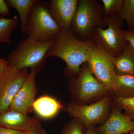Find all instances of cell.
Masks as SVG:
<instances>
[{"instance_id":"11","label":"cell","mask_w":134,"mask_h":134,"mask_svg":"<svg viewBox=\"0 0 134 134\" xmlns=\"http://www.w3.org/2000/svg\"><path fill=\"white\" fill-rule=\"evenodd\" d=\"M117 107H112L107 119L97 127L101 134H126L134 131V120L122 113Z\"/></svg>"},{"instance_id":"17","label":"cell","mask_w":134,"mask_h":134,"mask_svg":"<svg viewBox=\"0 0 134 134\" xmlns=\"http://www.w3.org/2000/svg\"><path fill=\"white\" fill-rule=\"evenodd\" d=\"M112 95L124 98L134 97V75H117L116 90Z\"/></svg>"},{"instance_id":"22","label":"cell","mask_w":134,"mask_h":134,"mask_svg":"<svg viewBox=\"0 0 134 134\" xmlns=\"http://www.w3.org/2000/svg\"><path fill=\"white\" fill-rule=\"evenodd\" d=\"M86 130L80 120L74 118L63 128L61 134H85Z\"/></svg>"},{"instance_id":"16","label":"cell","mask_w":134,"mask_h":134,"mask_svg":"<svg viewBox=\"0 0 134 134\" xmlns=\"http://www.w3.org/2000/svg\"><path fill=\"white\" fill-rule=\"evenodd\" d=\"M38 0H7L8 7L15 9L20 17V30L24 36L25 35L27 20L29 14L34 4Z\"/></svg>"},{"instance_id":"21","label":"cell","mask_w":134,"mask_h":134,"mask_svg":"<svg viewBox=\"0 0 134 134\" xmlns=\"http://www.w3.org/2000/svg\"><path fill=\"white\" fill-rule=\"evenodd\" d=\"M120 16L130 30L134 26V0H124Z\"/></svg>"},{"instance_id":"7","label":"cell","mask_w":134,"mask_h":134,"mask_svg":"<svg viewBox=\"0 0 134 134\" xmlns=\"http://www.w3.org/2000/svg\"><path fill=\"white\" fill-rule=\"evenodd\" d=\"M111 105L112 97L109 94L89 105L70 103L66 110L71 117L80 120L86 129L103 124L109 116Z\"/></svg>"},{"instance_id":"13","label":"cell","mask_w":134,"mask_h":134,"mask_svg":"<svg viewBox=\"0 0 134 134\" xmlns=\"http://www.w3.org/2000/svg\"><path fill=\"white\" fill-rule=\"evenodd\" d=\"M40 124L37 119L16 111L0 113V126L19 131L28 132Z\"/></svg>"},{"instance_id":"27","label":"cell","mask_w":134,"mask_h":134,"mask_svg":"<svg viewBox=\"0 0 134 134\" xmlns=\"http://www.w3.org/2000/svg\"><path fill=\"white\" fill-rule=\"evenodd\" d=\"M8 65L7 60L3 58H0V76L2 74Z\"/></svg>"},{"instance_id":"15","label":"cell","mask_w":134,"mask_h":134,"mask_svg":"<svg viewBox=\"0 0 134 134\" xmlns=\"http://www.w3.org/2000/svg\"><path fill=\"white\" fill-rule=\"evenodd\" d=\"M62 106L56 99L48 96H42L36 99L33 109L40 117L44 119L53 118L57 115Z\"/></svg>"},{"instance_id":"28","label":"cell","mask_w":134,"mask_h":134,"mask_svg":"<svg viewBox=\"0 0 134 134\" xmlns=\"http://www.w3.org/2000/svg\"><path fill=\"white\" fill-rule=\"evenodd\" d=\"M85 134H101L97 129V126H92L86 129Z\"/></svg>"},{"instance_id":"2","label":"cell","mask_w":134,"mask_h":134,"mask_svg":"<svg viewBox=\"0 0 134 134\" xmlns=\"http://www.w3.org/2000/svg\"><path fill=\"white\" fill-rule=\"evenodd\" d=\"M98 27H107L103 5L97 0H78L70 29L73 35L81 41H88Z\"/></svg>"},{"instance_id":"29","label":"cell","mask_w":134,"mask_h":134,"mask_svg":"<svg viewBox=\"0 0 134 134\" xmlns=\"http://www.w3.org/2000/svg\"><path fill=\"white\" fill-rule=\"evenodd\" d=\"M129 30L131 31L134 32V26L132 28V29L128 30Z\"/></svg>"},{"instance_id":"9","label":"cell","mask_w":134,"mask_h":134,"mask_svg":"<svg viewBox=\"0 0 134 134\" xmlns=\"http://www.w3.org/2000/svg\"><path fill=\"white\" fill-rule=\"evenodd\" d=\"M75 90L79 104L84 105L94 99H101L111 94L92 74L87 62L81 66V71L74 82Z\"/></svg>"},{"instance_id":"5","label":"cell","mask_w":134,"mask_h":134,"mask_svg":"<svg viewBox=\"0 0 134 134\" xmlns=\"http://www.w3.org/2000/svg\"><path fill=\"white\" fill-rule=\"evenodd\" d=\"M107 28L98 27L92 39L96 45L114 58L120 55L126 41L122 32L124 20L120 16L105 15Z\"/></svg>"},{"instance_id":"19","label":"cell","mask_w":134,"mask_h":134,"mask_svg":"<svg viewBox=\"0 0 134 134\" xmlns=\"http://www.w3.org/2000/svg\"><path fill=\"white\" fill-rule=\"evenodd\" d=\"M112 105L121 108L124 110L125 115L134 120V97L124 98L112 95Z\"/></svg>"},{"instance_id":"18","label":"cell","mask_w":134,"mask_h":134,"mask_svg":"<svg viewBox=\"0 0 134 134\" xmlns=\"http://www.w3.org/2000/svg\"><path fill=\"white\" fill-rule=\"evenodd\" d=\"M20 19L15 16L9 19H0V43L10 44L12 32L18 26Z\"/></svg>"},{"instance_id":"20","label":"cell","mask_w":134,"mask_h":134,"mask_svg":"<svg viewBox=\"0 0 134 134\" xmlns=\"http://www.w3.org/2000/svg\"><path fill=\"white\" fill-rule=\"evenodd\" d=\"M124 0H102L105 15L119 16L122 10Z\"/></svg>"},{"instance_id":"30","label":"cell","mask_w":134,"mask_h":134,"mask_svg":"<svg viewBox=\"0 0 134 134\" xmlns=\"http://www.w3.org/2000/svg\"><path fill=\"white\" fill-rule=\"evenodd\" d=\"M126 134H134V131L130 132Z\"/></svg>"},{"instance_id":"24","label":"cell","mask_w":134,"mask_h":134,"mask_svg":"<svg viewBox=\"0 0 134 134\" xmlns=\"http://www.w3.org/2000/svg\"><path fill=\"white\" fill-rule=\"evenodd\" d=\"M122 32L126 41H128L134 48V32L122 29Z\"/></svg>"},{"instance_id":"1","label":"cell","mask_w":134,"mask_h":134,"mask_svg":"<svg viewBox=\"0 0 134 134\" xmlns=\"http://www.w3.org/2000/svg\"><path fill=\"white\" fill-rule=\"evenodd\" d=\"M95 44L92 39L86 41L79 40L73 35L71 29L61 30L46 58L62 59L66 63L67 70L72 74L78 75L82 65L87 62L89 50Z\"/></svg>"},{"instance_id":"12","label":"cell","mask_w":134,"mask_h":134,"mask_svg":"<svg viewBox=\"0 0 134 134\" xmlns=\"http://www.w3.org/2000/svg\"><path fill=\"white\" fill-rule=\"evenodd\" d=\"M78 0H51L49 11L61 30L71 29Z\"/></svg>"},{"instance_id":"23","label":"cell","mask_w":134,"mask_h":134,"mask_svg":"<svg viewBox=\"0 0 134 134\" xmlns=\"http://www.w3.org/2000/svg\"><path fill=\"white\" fill-rule=\"evenodd\" d=\"M10 10L4 0H0V19L9 14Z\"/></svg>"},{"instance_id":"25","label":"cell","mask_w":134,"mask_h":134,"mask_svg":"<svg viewBox=\"0 0 134 134\" xmlns=\"http://www.w3.org/2000/svg\"><path fill=\"white\" fill-rule=\"evenodd\" d=\"M27 132L0 126V134H26Z\"/></svg>"},{"instance_id":"6","label":"cell","mask_w":134,"mask_h":134,"mask_svg":"<svg viewBox=\"0 0 134 134\" xmlns=\"http://www.w3.org/2000/svg\"><path fill=\"white\" fill-rule=\"evenodd\" d=\"M87 63L92 75L112 94L116 88L114 58L95 44L89 50Z\"/></svg>"},{"instance_id":"4","label":"cell","mask_w":134,"mask_h":134,"mask_svg":"<svg viewBox=\"0 0 134 134\" xmlns=\"http://www.w3.org/2000/svg\"><path fill=\"white\" fill-rule=\"evenodd\" d=\"M54 40L41 42L26 38L22 40L8 56V63L19 69L36 70L45 63L46 55Z\"/></svg>"},{"instance_id":"26","label":"cell","mask_w":134,"mask_h":134,"mask_svg":"<svg viewBox=\"0 0 134 134\" xmlns=\"http://www.w3.org/2000/svg\"><path fill=\"white\" fill-rule=\"evenodd\" d=\"M26 134H46L45 131L40 124L37 126L27 132Z\"/></svg>"},{"instance_id":"10","label":"cell","mask_w":134,"mask_h":134,"mask_svg":"<svg viewBox=\"0 0 134 134\" xmlns=\"http://www.w3.org/2000/svg\"><path fill=\"white\" fill-rule=\"evenodd\" d=\"M36 70L31 69L24 84L14 98L8 110L27 114L33 109L36 95Z\"/></svg>"},{"instance_id":"14","label":"cell","mask_w":134,"mask_h":134,"mask_svg":"<svg viewBox=\"0 0 134 134\" xmlns=\"http://www.w3.org/2000/svg\"><path fill=\"white\" fill-rule=\"evenodd\" d=\"M114 63L117 75H134V48L128 41Z\"/></svg>"},{"instance_id":"3","label":"cell","mask_w":134,"mask_h":134,"mask_svg":"<svg viewBox=\"0 0 134 134\" xmlns=\"http://www.w3.org/2000/svg\"><path fill=\"white\" fill-rule=\"evenodd\" d=\"M61 31L50 14L49 3L38 1L27 20L25 32L27 38L39 42H48L54 40Z\"/></svg>"},{"instance_id":"8","label":"cell","mask_w":134,"mask_h":134,"mask_svg":"<svg viewBox=\"0 0 134 134\" xmlns=\"http://www.w3.org/2000/svg\"><path fill=\"white\" fill-rule=\"evenodd\" d=\"M29 73V69H19L8 63L0 76V113L8 111Z\"/></svg>"}]
</instances>
